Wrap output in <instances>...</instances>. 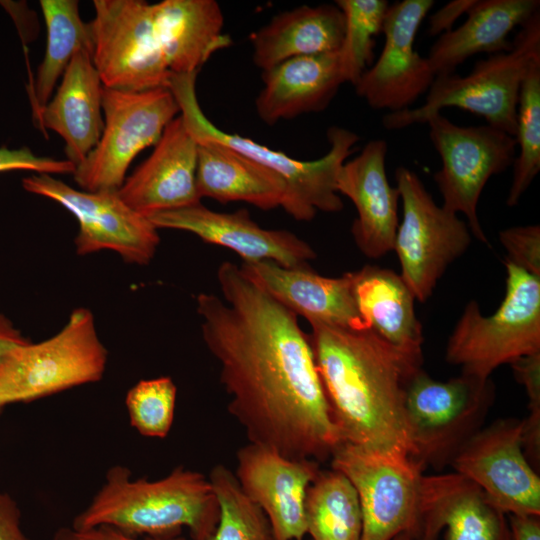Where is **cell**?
I'll use <instances>...</instances> for the list:
<instances>
[{
	"label": "cell",
	"mask_w": 540,
	"mask_h": 540,
	"mask_svg": "<svg viewBox=\"0 0 540 540\" xmlns=\"http://www.w3.org/2000/svg\"><path fill=\"white\" fill-rule=\"evenodd\" d=\"M217 281L223 298L200 293L196 310L229 414L250 443L288 458L330 459L341 441L298 316L230 261Z\"/></svg>",
	"instance_id": "cell-1"
},
{
	"label": "cell",
	"mask_w": 540,
	"mask_h": 540,
	"mask_svg": "<svg viewBox=\"0 0 540 540\" xmlns=\"http://www.w3.org/2000/svg\"><path fill=\"white\" fill-rule=\"evenodd\" d=\"M310 343L341 443L408 454L404 401L423 356L371 329L311 322Z\"/></svg>",
	"instance_id": "cell-2"
},
{
	"label": "cell",
	"mask_w": 540,
	"mask_h": 540,
	"mask_svg": "<svg viewBox=\"0 0 540 540\" xmlns=\"http://www.w3.org/2000/svg\"><path fill=\"white\" fill-rule=\"evenodd\" d=\"M218 519L216 495L202 473L177 466L163 478L147 480L132 478L129 468L114 465L71 526L105 525L148 538L178 537L187 528L192 540H207Z\"/></svg>",
	"instance_id": "cell-3"
},
{
	"label": "cell",
	"mask_w": 540,
	"mask_h": 540,
	"mask_svg": "<svg viewBox=\"0 0 540 540\" xmlns=\"http://www.w3.org/2000/svg\"><path fill=\"white\" fill-rule=\"evenodd\" d=\"M196 79L197 73L174 75L168 89L179 106L185 127L197 143L224 145L278 175L286 186L281 207L297 221H311L318 211L336 213L343 209L336 179L341 166L355 151L359 141L355 132L332 126L327 130L330 147L325 155L311 161L297 160L217 127L202 111L196 94Z\"/></svg>",
	"instance_id": "cell-4"
},
{
	"label": "cell",
	"mask_w": 540,
	"mask_h": 540,
	"mask_svg": "<svg viewBox=\"0 0 540 540\" xmlns=\"http://www.w3.org/2000/svg\"><path fill=\"white\" fill-rule=\"evenodd\" d=\"M512 44L507 52L477 61L465 76L437 75L423 105L385 114L383 126L397 130L426 123L443 108L455 107L514 137L521 85L531 64L540 59V12L521 26Z\"/></svg>",
	"instance_id": "cell-5"
},
{
	"label": "cell",
	"mask_w": 540,
	"mask_h": 540,
	"mask_svg": "<svg viewBox=\"0 0 540 540\" xmlns=\"http://www.w3.org/2000/svg\"><path fill=\"white\" fill-rule=\"evenodd\" d=\"M506 291L494 314L469 301L448 338L445 359L482 379L503 364L540 352V277L507 259Z\"/></svg>",
	"instance_id": "cell-6"
},
{
	"label": "cell",
	"mask_w": 540,
	"mask_h": 540,
	"mask_svg": "<svg viewBox=\"0 0 540 540\" xmlns=\"http://www.w3.org/2000/svg\"><path fill=\"white\" fill-rule=\"evenodd\" d=\"M107 362L92 312L76 308L55 335L18 345L0 358V412L10 404L98 382Z\"/></svg>",
	"instance_id": "cell-7"
},
{
	"label": "cell",
	"mask_w": 540,
	"mask_h": 540,
	"mask_svg": "<svg viewBox=\"0 0 540 540\" xmlns=\"http://www.w3.org/2000/svg\"><path fill=\"white\" fill-rule=\"evenodd\" d=\"M490 378L462 373L447 381L422 368L410 378L404 401L408 456L423 471L450 465L458 450L482 428L494 401Z\"/></svg>",
	"instance_id": "cell-8"
},
{
	"label": "cell",
	"mask_w": 540,
	"mask_h": 540,
	"mask_svg": "<svg viewBox=\"0 0 540 540\" xmlns=\"http://www.w3.org/2000/svg\"><path fill=\"white\" fill-rule=\"evenodd\" d=\"M332 469L353 485L362 513L361 540H393L420 533V484L423 470L399 451L340 443Z\"/></svg>",
	"instance_id": "cell-9"
},
{
	"label": "cell",
	"mask_w": 540,
	"mask_h": 540,
	"mask_svg": "<svg viewBox=\"0 0 540 540\" xmlns=\"http://www.w3.org/2000/svg\"><path fill=\"white\" fill-rule=\"evenodd\" d=\"M104 129L99 142L73 173L84 191L119 190L131 162L155 145L179 114L168 88L132 92L103 86Z\"/></svg>",
	"instance_id": "cell-10"
},
{
	"label": "cell",
	"mask_w": 540,
	"mask_h": 540,
	"mask_svg": "<svg viewBox=\"0 0 540 540\" xmlns=\"http://www.w3.org/2000/svg\"><path fill=\"white\" fill-rule=\"evenodd\" d=\"M395 178L403 218L393 250L401 267L400 276L415 299L424 303L448 266L468 249L471 232L457 214L437 205L414 171L400 166Z\"/></svg>",
	"instance_id": "cell-11"
},
{
	"label": "cell",
	"mask_w": 540,
	"mask_h": 540,
	"mask_svg": "<svg viewBox=\"0 0 540 540\" xmlns=\"http://www.w3.org/2000/svg\"><path fill=\"white\" fill-rule=\"evenodd\" d=\"M426 124L442 162L433 179L443 197V208L463 213L473 236L488 243L477 206L488 180L507 170L516 157L515 138L488 124L459 126L440 112Z\"/></svg>",
	"instance_id": "cell-12"
},
{
	"label": "cell",
	"mask_w": 540,
	"mask_h": 540,
	"mask_svg": "<svg viewBox=\"0 0 540 540\" xmlns=\"http://www.w3.org/2000/svg\"><path fill=\"white\" fill-rule=\"evenodd\" d=\"M93 6L92 59L103 86L132 92L168 88L174 74L155 33L151 4L94 0Z\"/></svg>",
	"instance_id": "cell-13"
},
{
	"label": "cell",
	"mask_w": 540,
	"mask_h": 540,
	"mask_svg": "<svg viewBox=\"0 0 540 540\" xmlns=\"http://www.w3.org/2000/svg\"><path fill=\"white\" fill-rule=\"evenodd\" d=\"M22 186L29 193L57 202L75 216L79 223L74 241L78 255L111 250L126 263L136 265H147L154 258L160 243L158 229L130 208L118 190H79L49 174L27 176Z\"/></svg>",
	"instance_id": "cell-14"
},
{
	"label": "cell",
	"mask_w": 540,
	"mask_h": 540,
	"mask_svg": "<svg viewBox=\"0 0 540 540\" xmlns=\"http://www.w3.org/2000/svg\"><path fill=\"white\" fill-rule=\"evenodd\" d=\"M523 433V419L495 421L477 431L450 465L505 514L540 515V477L525 455Z\"/></svg>",
	"instance_id": "cell-15"
},
{
	"label": "cell",
	"mask_w": 540,
	"mask_h": 540,
	"mask_svg": "<svg viewBox=\"0 0 540 540\" xmlns=\"http://www.w3.org/2000/svg\"><path fill=\"white\" fill-rule=\"evenodd\" d=\"M433 5V0H403L389 5L380 56L354 86L356 94L372 109H386L388 113L408 109L428 92L436 76L414 42Z\"/></svg>",
	"instance_id": "cell-16"
},
{
	"label": "cell",
	"mask_w": 540,
	"mask_h": 540,
	"mask_svg": "<svg viewBox=\"0 0 540 540\" xmlns=\"http://www.w3.org/2000/svg\"><path fill=\"white\" fill-rule=\"evenodd\" d=\"M319 464L250 442L238 449L235 477L268 518L275 540H303L307 534L306 494Z\"/></svg>",
	"instance_id": "cell-17"
},
{
	"label": "cell",
	"mask_w": 540,
	"mask_h": 540,
	"mask_svg": "<svg viewBox=\"0 0 540 540\" xmlns=\"http://www.w3.org/2000/svg\"><path fill=\"white\" fill-rule=\"evenodd\" d=\"M159 229L192 233L206 243L226 247L245 263L268 260L283 267L310 266L316 252L309 243L288 230L260 227L246 209L213 211L201 203L147 216Z\"/></svg>",
	"instance_id": "cell-18"
},
{
	"label": "cell",
	"mask_w": 540,
	"mask_h": 540,
	"mask_svg": "<svg viewBox=\"0 0 540 540\" xmlns=\"http://www.w3.org/2000/svg\"><path fill=\"white\" fill-rule=\"evenodd\" d=\"M197 157L198 143L178 115L166 126L151 155L125 178L118 193L130 208L146 217L201 203Z\"/></svg>",
	"instance_id": "cell-19"
},
{
	"label": "cell",
	"mask_w": 540,
	"mask_h": 540,
	"mask_svg": "<svg viewBox=\"0 0 540 540\" xmlns=\"http://www.w3.org/2000/svg\"><path fill=\"white\" fill-rule=\"evenodd\" d=\"M387 149L385 140H370L357 156L344 162L336 179L337 192L349 198L357 211L353 239L373 259L393 250L399 225L400 196L387 178Z\"/></svg>",
	"instance_id": "cell-20"
},
{
	"label": "cell",
	"mask_w": 540,
	"mask_h": 540,
	"mask_svg": "<svg viewBox=\"0 0 540 540\" xmlns=\"http://www.w3.org/2000/svg\"><path fill=\"white\" fill-rule=\"evenodd\" d=\"M472 481L456 473L423 475L417 540H513L509 520Z\"/></svg>",
	"instance_id": "cell-21"
},
{
	"label": "cell",
	"mask_w": 540,
	"mask_h": 540,
	"mask_svg": "<svg viewBox=\"0 0 540 540\" xmlns=\"http://www.w3.org/2000/svg\"><path fill=\"white\" fill-rule=\"evenodd\" d=\"M240 267L277 301L309 323L369 329L355 299L353 272L325 277L310 266L288 268L268 260L243 262Z\"/></svg>",
	"instance_id": "cell-22"
},
{
	"label": "cell",
	"mask_w": 540,
	"mask_h": 540,
	"mask_svg": "<svg viewBox=\"0 0 540 540\" xmlns=\"http://www.w3.org/2000/svg\"><path fill=\"white\" fill-rule=\"evenodd\" d=\"M102 89L92 52L79 50L71 59L53 97L33 112L42 130L65 142L67 159L78 166L95 148L104 129Z\"/></svg>",
	"instance_id": "cell-23"
},
{
	"label": "cell",
	"mask_w": 540,
	"mask_h": 540,
	"mask_svg": "<svg viewBox=\"0 0 540 540\" xmlns=\"http://www.w3.org/2000/svg\"><path fill=\"white\" fill-rule=\"evenodd\" d=\"M262 80L255 108L267 125L326 109L344 83L338 51L285 60Z\"/></svg>",
	"instance_id": "cell-24"
},
{
	"label": "cell",
	"mask_w": 540,
	"mask_h": 540,
	"mask_svg": "<svg viewBox=\"0 0 540 540\" xmlns=\"http://www.w3.org/2000/svg\"><path fill=\"white\" fill-rule=\"evenodd\" d=\"M155 33L174 75L198 73L216 52L229 47L224 17L215 0H163L151 4Z\"/></svg>",
	"instance_id": "cell-25"
},
{
	"label": "cell",
	"mask_w": 540,
	"mask_h": 540,
	"mask_svg": "<svg viewBox=\"0 0 540 540\" xmlns=\"http://www.w3.org/2000/svg\"><path fill=\"white\" fill-rule=\"evenodd\" d=\"M539 7V0H475L466 21L432 45L426 58L435 76L454 73L476 54L509 51L513 45L510 32L539 12Z\"/></svg>",
	"instance_id": "cell-26"
},
{
	"label": "cell",
	"mask_w": 540,
	"mask_h": 540,
	"mask_svg": "<svg viewBox=\"0 0 540 540\" xmlns=\"http://www.w3.org/2000/svg\"><path fill=\"white\" fill-rule=\"evenodd\" d=\"M343 36L344 15L336 4L303 5L250 35L253 62L265 71L294 57L337 52Z\"/></svg>",
	"instance_id": "cell-27"
},
{
	"label": "cell",
	"mask_w": 540,
	"mask_h": 540,
	"mask_svg": "<svg viewBox=\"0 0 540 540\" xmlns=\"http://www.w3.org/2000/svg\"><path fill=\"white\" fill-rule=\"evenodd\" d=\"M353 289L369 329L395 348L422 355L423 327L415 297L400 274L374 265L353 271Z\"/></svg>",
	"instance_id": "cell-28"
},
{
	"label": "cell",
	"mask_w": 540,
	"mask_h": 540,
	"mask_svg": "<svg viewBox=\"0 0 540 540\" xmlns=\"http://www.w3.org/2000/svg\"><path fill=\"white\" fill-rule=\"evenodd\" d=\"M197 191L220 203L243 201L263 210L281 207L286 186L278 175L218 143H198Z\"/></svg>",
	"instance_id": "cell-29"
},
{
	"label": "cell",
	"mask_w": 540,
	"mask_h": 540,
	"mask_svg": "<svg viewBox=\"0 0 540 540\" xmlns=\"http://www.w3.org/2000/svg\"><path fill=\"white\" fill-rule=\"evenodd\" d=\"M40 7L47 28L44 58L30 85L33 112L52 97L54 87L73 56L82 49L93 53L90 23H85L76 0H41Z\"/></svg>",
	"instance_id": "cell-30"
},
{
	"label": "cell",
	"mask_w": 540,
	"mask_h": 540,
	"mask_svg": "<svg viewBox=\"0 0 540 540\" xmlns=\"http://www.w3.org/2000/svg\"><path fill=\"white\" fill-rule=\"evenodd\" d=\"M307 533L312 540H361L362 513L357 493L345 475L320 470L305 500Z\"/></svg>",
	"instance_id": "cell-31"
},
{
	"label": "cell",
	"mask_w": 540,
	"mask_h": 540,
	"mask_svg": "<svg viewBox=\"0 0 540 540\" xmlns=\"http://www.w3.org/2000/svg\"><path fill=\"white\" fill-rule=\"evenodd\" d=\"M513 177L506 204L514 207L540 170V59L534 61L521 85L516 115Z\"/></svg>",
	"instance_id": "cell-32"
},
{
	"label": "cell",
	"mask_w": 540,
	"mask_h": 540,
	"mask_svg": "<svg viewBox=\"0 0 540 540\" xmlns=\"http://www.w3.org/2000/svg\"><path fill=\"white\" fill-rule=\"evenodd\" d=\"M208 479L217 498L219 519L207 540H275L268 518L244 493L234 472L216 464Z\"/></svg>",
	"instance_id": "cell-33"
},
{
	"label": "cell",
	"mask_w": 540,
	"mask_h": 540,
	"mask_svg": "<svg viewBox=\"0 0 540 540\" xmlns=\"http://www.w3.org/2000/svg\"><path fill=\"white\" fill-rule=\"evenodd\" d=\"M344 15V36L338 50L344 83L355 86L373 62L375 37L382 33L386 0H337Z\"/></svg>",
	"instance_id": "cell-34"
},
{
	"label": "cell",
	"mask_w": 540,
	"mask_h": 540,
	"mask_svg": "<svg viewBox=\"0 0 540 540\" xmlns=\"http://www.w3.org/2000/svg\"><path fill=\"white\" fill-rule=\"evenodd\" d=\"M176 397V385L168 376L140 380L125 397L131 426L145 437H167L174 421Z\"/></svg>",
	"instance_id": "cell-35"
},
{
	"label": "cell",
	"mask_w": 540,
	"mask_h": 540,
	"mask_svg": "<svg viewBox=\"0 0 540 540\" xmlns=\"http://www.w3.org/2000/svg\"><path fill=\"white\" fill-rule=\"evenodd\" d=\"M516 380L528 396L529 416L524 420V444L530 450L540 447V352L510 363Z\"/></svg>",
	"instance_id": "cell-36"
},
{
	"label": "cell",
	"mask_w": 540,
	"mask_h": 540,
	"mask_svg": "<svg viewBox=\"0 0 540 540\" xmlns=\"http://www.w3.org/2000/svg\"><path fill=\"white\" fill-rule=\"evenodd\" d=\"M499 239L508 255L507 260L540 277V227L515 226L502 230Z\"/></svg>",
	"instance_id": "cell-37"
},
{
	"label": "cell",
	"mask_w": 540,
	"mask_h": 540,
	"mask_svg": "<svg viewBox=\"0 0 540 540\" xmlns=\"http://www.w3.org/2000/svg\"><path fill=\"white\" fill-rule=\"evenodd\" d=\"M76 166L68 159L38 156L30 148L0 147V173L25 170L36 174H73Z\"/></svg>",
	"instance_id": "cell-38"
},
{
	"label": "cell",
	"mask_w": 540,
	"mask_h": 540,
	"mask_svg": "<svg viewBox=\"0 0 540 540\" xmlns=\"http://www.w3.org/2000/svg\"><path fill=\"white\" fill-rule=\"evenodd\" d=\"M52 540H185V538L182 536L174 538H141L126 534L110 526L101 525L84 529L73 526L60 527L54 533Z\"/></svg>",
	"instance_id": "cell-39"
},
{
	"label": "cell",
	"mask_w": 540,
	"mask_h": 540,
	"mask_svg": "<svg viewBox=\"0 0 540 540\" xmlns=\"http://www.w3.org/2000/svg\"><path fill=\"white\" fill-rule=\"evenodd\" d=\"M0 540H30L21 527V511L8 493L0 491Z\"/></svg>",
	"instance_id": "cell-40"
},
{
	"label": "cell",
	"mask_w": 540,
	"mask_h": 540,
	"mask_svg": "<svg viewBox=\"0 0 540 540\" xmlns=\"http://www.w3.org/2000/svg\"><path fill=\"white\" fill-rule=\"evenodd\" d=\"M475 0H454L437 10L429 20V34L442 35L453 29L455 21L473 6Z\"/></svg>",
	"instance_id": "cell-41"
},
{
	"label": "cell",
	"mask_w": 540,
	"mask_h": 540,
	"mask_svg": "<svg viewBox=\"0 0 540 540\" xmlns=\"http://www.w3.org/2000/svg\"><path fill=\"white\" fill-rule=\"evenodd\" d=\"M513 540H540V515H508Z\"/></svg>",
	"instance_id": "cell-42"
},
{
	"label": "cell",
	"mask_w": 540,
	"mask_h": 540,
	"mask_svg": "<svg viewBox=\"0 0 540 540\" xmlns=\"http://www.w3.org/2000/svg\"><path fill=\"white\" fill-rule=\"evenodd\" d=\"M14 323L0 312V358L12 348L28 342Z\"/></svg>",
	"instance_id": "cell-43"
},
{
	"label": "cell",
	"mask_w": 540,
	"mask_h": 540,
	"mask_svg": "<svg viewBox=\"0 0 540 540\" xmlns=\"http://www.w3.org/2000/svg\"><path fill=\"white\" fill-rule=\"evenodd\" d=\"M393 540H416L409 534H400L397 537H395Z\"/></svg>",
	"instance_id": "cell-44"
}]
</instances>
